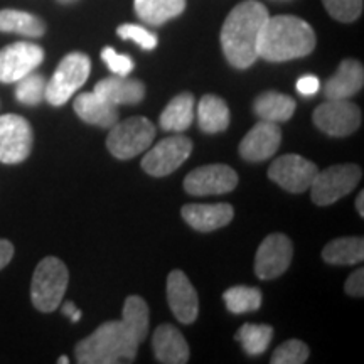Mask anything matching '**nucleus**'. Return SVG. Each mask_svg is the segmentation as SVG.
<instances>
[{"instance_id": "dca6fc26", "label": "nucleus", "mask_w": 364, "mask_h": 364, "mask_svg": "<svg viewBox=\"0 0 364 364\" xmlns=\"http://www.w3.org/2000/svg\"><path fill=\"white\" fill-rule=\"evenodd\" d=\"M280 142L282 132L279 129V124L262 120L241 140L240 154L245 161L262 162L275 156L280 147Z\"/></svg>"}, {"instance_id": "4468645a", "label": "nucleus", "mask_w": 364, "mask_h": 364, "mask_svg": "<svg viewBox=\"0 0 364 364\" xmlns=\"http://www.w3.org/2000/svg\"><path fill=\"white\" fill-rule=\"evenodd\" d=\"M238 186V174L225 164H211L189 172L184 189L193 196H213L231 193Z\"/></svg>"}, {"instance_id": "a211bd4d", "label": "nucleus", "mask_w": 364, "mask_h": 364, "mask_svg": "<svg viewBox=\"0 0 364 364\" xmlns=\"http://www.w3.org/2000/svg\"><path fill=\"white\" fill-rule=\"evenodd\" d=\"M364 85L363 65L356 59H344L334 76L324 86L327 100H349L361 91Z\"/></svg>"}, {"instance_id": "2eb2a0df", "label": "nucleus", "mask_w": 364, "mask_h": 364, "mask_svg": "<svg viewBox=\"0 0 364 364\" xmlns=\"http://www.w3.org/2000/svg\"><path fill=\"white\" fill-rule=\"evenodd\" d=\"M167 302L182 324H193L199 312L198 292L184 272L174 270L167 277Z\"/></svg>"}, {"instance_id": "cd10ccee", "label": "nucleus", "mask_w": 364, "mask_h": 364, "mask_svg": "<svg viewBox=\"0 0 364 364\" xmlns=\"http://www.w3.org/2000/svg\"><path fill=\"white\" fill-rule=\"evenodd\" d=\"M122 324L134 336L136 343H144L149 334L150 314L147 302L139 295H132L125 300L124 312H122Z\"/></svg>"}, {"instance_id": "39448f33", "label": "nucleus", "mask_w": 364, "mask_h": 364, "mask_svg": "<svg viewBox=\"0 0 364 364\" xmlns=\"http://www.w3.org/2000/svg\"><path fill=\"white\" fill-rule=\"evenodd\" d=\"M91 61L83 53H70L59 63L51 80L46 83V97L53 107H63L90 78Z\"/></svg>"}, {"instance_id": "c756f323", "label": "nucleus", "mask_w": 364, "mask_h": 364, "mask_svg": "<svg viewBox=\"0 0 364 364\" xmlns=\"http://www.w3.org/2000/svg\"><path fill=\"white\" fill-rule=\"evenodd\" d=\"M223 300H225L226 309L231 314H248L260 309L262 292L257 287L238 285L228 289L223 295Z\"/></svg>"}, {"instance_id": "1a4fd4ad", "label": "nucleus", "mask_w": 364, "mask_h": 364, "mask_svg": "<svg viewBox=\"0 0 364 364\" xmlns=\"http://www.w3.org/2000/svg\"><path fill=\"white\" fill-rule=\"evenodd\" d=\"M314 124L331 136H348L361 125V110L348 100H327L314 112Z\"/></svg>"}, {"instance_id": "0eeeda50", "label": "nucleus", "mask_w": 364, "mask_h": 364, "mask_svg": "<svg viewBox=\"0 0 364 364\" xmlns=\"http://www.w3.org/2000/svg\"><path fill=\"white\" fill-rule=\"evenodd\" d=\"M361 176V167L354 164H341L318 171L311 184L312 203L317 206H329L339 201L356 189Z\"/></svg>"}, {"instance_id": "9d476101", "label": "nucleus", "mask_w": 364, "mask_h": 364, "mask_svg": "<svg viewBox=\"0 0 364 364\" xmlns=\"http://www.w3.org/2000/svg\"><path fill=\"white\" fill-rule=\"evenodd\" d=\"M193 152V142L188 136L174 135L164 139L142 159V169L154 177L169 176L188 161Z\"/></svg>"}, {"instance_id": "ea45409f", "label": "nucleus", "mask_w": 364, "mask_h": 364, "mask_svg": "<svg viewBox=\"0 0 364 364\" xmlns=\"http://www.w3.org/2000/svg\"><path fill=\"white\" fill-rule=\"evenodd\" d=\"M364 193L361 191V193L358 194V199H356V209H358V213H359V216H364Z\"/></svg>"}, {"instance_id": "473e14b6", "label": "nucleus", "mask_w": 364, "mask_h": 364, "mask_svg": "<svg viewBox=\"0 0 364 364\" xmlns=\"http://www.w3.org/2000/svg\"><path fill=\"white\" fill-rule=\"evenodd\" d=\"M326 11L339 22H354L363 14V0H322Z\"/></svg>"}, {"instance_id": "bb28decb", "label": "nucleus", "mask_w": 364, "mask_h": 364, "mask_svg": "<svg viewBox=\"0 0 364 364\" xmlns=\"http://www.w3.org/2000/svg\"><path fill=\"white\" fill-rule=\"evenodd\" d=\"M322 258L331 265H356L364 258V240L361 236L332 240L322 250Z\"/></svg>"}, {"instance_id": "58836bf2", "label": "nucleus", "mask_w": 364, "mask_h": 364, "mask_svg": "<svg viewBox=\"0 0 364 364\" xmlns=\"http://www.w3.org/2000/svg\"><path fill=\"white\" fill-rule=\"evenodd\" d=\"M63 314H66V316L71 318V322H78L81 318V311L80 309H76V306L73 302L63 304Z\"/></svg>"}, {"instance_id": "aec40b11", "label": "nucleus", "mask_w": 364, "mask_h": 364, "mask_svg": "<svg viewBox=\"0 0 364 364\" xmlns=\"http://www.w3.org/2000/svg\"><path fill=\"white\" fill-rule=\"evenodd\" d=\"M75 112L86 124L100 127V129H112L118 122V107L107 102L95 91L76 97Z\"/></svg>"}, {"instance_id": "f8f14e48", "label": "nucleus", "mask_w": 364, "mask_h": 364, "mask_svg": "<svg viewBox=\"0 0 364 364\" xmlns=\"http://www.w3.org/2000/svg\"><path fill=\"white\" fill-rule=\"evenodd\" d=\"M44 61V49L33 43H14L0 51V83H17Z\"/></svg>"}, {"instance_id": "f704fd0d", "label": "nucleus", "mask_w": 364, "mask_h": 364, "mask_svg": "<svg viewBox=\"0 0 364 364\" xmlns=\"http://www.w3.org/2000/svg\"><path fill=\"white\" fill-rule=\"evenodd\" d=\"M102 59L113 75L129 76L134 71V61L127 54H118L113 48H105L102 51Z\"/></svg>"}, {"instance_id": "4c0bfd02", "label": "nucleus", "mask_w": 364, "mask_h": 364, "mask_svg": "<svg viewBox=\"0 0 364 364\" xmlns=\"http://www.w3.org/2000/svg\"><path fill=\"white\" fill-rule=\"evenodd\" d=\"M14 257V245L7 240H0V270L9 265Z\"/></svg>"}, {"instance_id": "6e6552de", "label": "nucleus", "mask_w": 364, "mask_h": 364, "mask_svg": "<svg viewBox=\"0 0 364 364\" xmlns=\"http://www.w3.org/2000/svg\"><path fill=\"white\" fill-rule=\"evenodd\" d=\"M33 140V129L24 117L0 115V162L9 166L24 162L31 156Z\"/></svg>"}, {"instance_id": "2f4dec72", "label": "nucleus", "mask_w": 364, "mask_h": 364, "mask_svg": "<svg viewBox=\"0 0 364 364\" xmlns=\"http://www.w3.org/2000/svg\"><path fill=\"white\" fill-rule=\"evenodd\" d=\"M309 359V348L299 339L285 341L275 349L272 364H304Z\"/></svg>"}, {"instance_id": "72a5a7b5", "label": "nucleus", "mask_w": 364, "mask_h": 364, "mask_svg": "<svg viewBox=\"0 0 364 364\" xmlns=\"http://www.w3.org/2000/svg\"><path fill=\"white\" fill-rule=\"evenodd\" d=\"M117 34L120 36L122 39L134 41V43L139 44L140 48L145 49V51H152V49L157 48V36L152 34L142 26L124 24L118 27Z\"/></svg>"}, {"instance_id": "6ab92c4d", "label": "nucleus", "mask_w": 364, "mask_h": 364, "mask_svg": "<svg viewBox=\"0 0 364 364\" xmlns=\"http://www.w3.org/2000/svg\"><path fill=\"white\" fill-rule=\"evenodd\" d=\"M152 349L157 361L164 364H184L189 361V346L174 326H159L152 336Z\"/></svg>"}, {"instance_id": "79ce46f5", "label": "nucleus", "mask_w": 364, "mask_h": 364, "mask_svg": "<svg viewBox=\"0 0 364 364\" xmlns=\"http://www.w3.org/2000/svg\"><path fill=\"white\" fill-rule=\"evenodd\" d=\"M59 4H75V2H78V0H58Z\"/></svg>"}, {"instance_id": "f257e3e1", "label": "nucleus", "mask_w": 364, "mask_h": 364, "mask_svg": "<svg viewBox=\"0 0 364 364\" xmlns=\"http://www.w3.org/2000/svg\"><path fill=\"white\" fill-rule=\"evenodd\" d=\"M270 14L258 0H245L221 27V48L231 66L247 70L258 59V41Z\"/></svg>"}, {"instance_id": "a19ab883", "label": "nucleus", "mask_w": 364, "mask_h": 364, "mask_svg": "<svg viewBox=\"0 0 364 364\" xmlns=\"http://www.w3.org/2000/svg\"><path fill=\"white\" fill-rule=\"evenodd\" d=\"M58 363H59V364H61V363H63V364H68V363H70V359H68L66 356H61V358L58 359Z\"/></svg>"}, {"instance_id": "ddd939ff", "label": "nucleus", "mask_w": 364, "mask_h": 364, "mask_svg": "<svg viewBox=\"0 0 364 364\" xmlns=\"http://www.w3.org/2000/svg\"><path fill=\"white\" fill-rule=\"evenodd\" d=\"M292 255V241L285 235L273 233L267 236L258 247L257 258H255V273L262 280L277 279L290 267Z\"/></svg>"}, {"instance_id": "f03ea898", "label": "nucleus", "mask_w": 364, "mask_h": 364, "mask_svg": "<svg viewBox=\"0 0 364 364\" xmlns=\"http://www.w3.org/2000/svg\"><path fill=\"white\" fill-rule=\"evenodd\" d=\"M316 48L312 26L295 16L268 17L258 41V58L284 63L309 56Z\"/></svg>"}, {"instance_id": "7c9ffc66", "label": "nucleus", "mask_w": 364, "mask_h": 364, "mask_svg": "<svg viewBox=\"0 0 364 364\" xmlns=\"http://www.w3.org/2000/svg\"><path fill=\"white\" fill-rule=\"evenodd\" d=\"M46 97V80L38 73H29L17 81L16 88V98L17 102L27 107H36L43 102Z\"/></svg>"}, {"instance_id": "4be33fe9", "label": "nucleus", "mask_w": 364, "mask_h": 364, "mask_svg": "<svg viewBox=\"0 0 364 364\" xmlns=\"http://www.w3.org/2000/svg\"><path fill=\"white\" fill-rule=\"evenodd\" d=\"M295 107L297 105H295L294 98L279 93V91H265L253 103V110L260 117V120L273 122V124L290 120L295 112Z\"/></svg>"}, {"instance_id": "393cba45", "label": "nucleus", "mask_w": 364, "mask_h": 364, "mask_svg": "<svg viewBox=\"0 0 364 364\" xmlns=\"http://www.w3.org/2000/svg\"><path fill=\"white\" fill-rule=\"evenodd\" d=\"M198 124L206 134L225 132L230 125V108L225 100L215 95H206L198 105Z\"/></svg>"}, {"instance_id": "423d86ee", "label": "nucleus", "mask_w": 364, "mask_h": 364, "mask_svg": "<svg viewBox=\"0 0 364 364\" xmlns=\"http://www.w3.org/2000/svg\"><path fill=\"white\" fill-rule=\"evenodd\" d=\"M154 139H156V127L152 122L144 117H132L112 127L107 147L112 156L127 161L145 152L152 145Z\"/></svg>"}, {"instance_id": "20e7f679", "label": "nucleus", "mask_w": 364, "mask_h": 364, "mask_svg": "<svg viewBox=\"0 0 364 364\" xmlns=\"http://www.w3.org/2000/svg\"><path fill=\"white\" fill-rule=\"evenodd\" d=\"M70 282V273L65 263L56 257H46L36 267L31 300L39 312H54L61 304Z\"/></svg>"}, {"instance_id": "c85d7f7f", "label": "nucleus", "mask_w": 364, "mask_h": 364, "mask_svg": "<svg viewBox=\"0 0 364 364\" xmlns=\"http://www.w3.org/2000/svg\"><path fill=\"white\" fill-rule=\"evenodd\" d=\"M273 327L267 324H245L236 332L235 339L240 341L248 356H260L272 343Z\"/></svg>"}, {"instance_id": "412c9836", "label": "nucleus", "mask_w": 364, "mask_h": 364, "mask_svg": "<svg viewBox=\"0 0 364 364\" xmlns=\"http://www.w3.org/2000/svg\"><path fill=\"white\" fill-rule=\"evenodd\" d=\"M93 91L115 107L118 105H136L145 97V86L142 81L118 75L98 81Z\"/></svg>"}, {"instance_id": "5701e85b", "label": "nucleus", "mask_w": 364, "mask_h": 364, "mask_svg": "<svg viewBox=\"0 0 364 364\" xmlns=\"http://www.w3.org/2000/svg\"><path fill=\"white\" fill-rule=\"evenodd\" d=\"M194 97L191 93H181L172 98L164 108L159 124L167 132H184L194 122Z\"/></svg>"}, {"instance_id": "f3484780", "label": "nucleus", "mask_w": 364, "mask_h": 364, "mask_svg": "<svg viewBox=\"0 0 364 364\" xmlns=\"http://www.w3.org/2000/svg\"><path fill=\"white\" fill-rule=\"evenodd\" d=\"M181 215L186 223L196 231L209 233V231L220 230V228L230 225L233 220L235 211L231 204H186L181 209Z\"/></svg>"}, {"instance_id": "9b49d317", "label": "nucleus", "mask_w": 364, "mask_h": 364, "mask_svg": "<svg viewBox=\"0 0 364 364\" xmlns=\"http://www.w3.org/2000/svg\"><path fill=\"white\" fill-rule=\"evenodd\" d=\"M317 166L297 154H287L272 162L268 177L289 193L300 194L311 189L314 177L317 176Z\"/></svg>"}, {"instance_id": "b1692460", "label": "nucleus", "mask_w": 364, "mask_h": 364, "mask_svg": "<svg viewBox=\"0 0 364 364\" xmlns=\"http://www.w3.org/2000/svg\"><path fill=\"white\" fill-rule=\"evenodd\" d=\"M134 7L145 24L162 26L184 12L186 0H135Z\"/></svg>"}, {"instance_id": "a878e982", "label": "nucleus", "mask_w": 364, "mask_h": 364, "mask_svg": "<svg viewBox=\"0 0 364 364\" xmlns=\"http://www.w3.org/2000/svg\"><path fill=\"white\" fill-rule=\"evenodd\" d=\"M0 33L21 34L26 38H41L46 33V24L34 14L4 9L0 11Z\"/></svg>"}, {"instance_id": "e433bc0d", "label": "nucleus", "mask_w": 364, "mask_h": 364, "mask_svg": "<svg viewBox=\"0 0 364 364\" xmlns=\"http://www.w3.org/2000/svg\"><path fill=\"white\" fill-rule=\"evenodd\" d=\"M297 91L302 97H314V95L318 93V90H321V81H318L317 76H312V75H306L302 76L297 81Z\"/></svg>"}, {"instance_id": "7ed1b4c3", "label": "nucleus", "mask_w": 364, "mask_h": 364, "mask_svg": "<svg viewBox=\"0 0 364 364\" xmlns=\"http://www.w3.org/2000/svg\"><path fill=\"white\" fill-rule=\"evenodd\" d=\"M136 349L139 343L125 329L122 321H110L80 341L75 353L80 364H118L134 361Z\"/></svg>"}, {"instance_id": "c9c22d12", "label": "nucleus", "mask_w": 364, "mask_h": 364, "mask_svg": "<svg viewBox=\"0 0 364 364\" xmlns=\"http://www.w3.org/2000/svg\"><path fill=\"white\" fill-rule=\"evenodd\" d=\"M346 294L351 295V297H363L364 295V270L363 268H358L356 272H353L349 275V279L346 280L344 287Z\"/></svg>"}]
</instances>
